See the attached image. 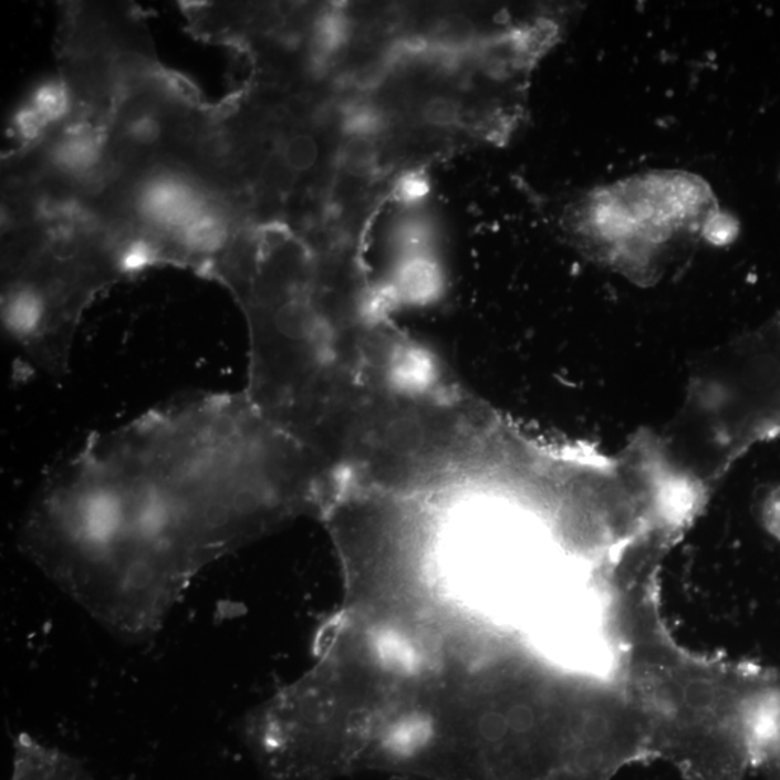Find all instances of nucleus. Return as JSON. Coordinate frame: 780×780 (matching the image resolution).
I'll use <instances>...</instances> for the list:
<instances>
[{
  "instance_id": "1",
  "label": "nucleus",
  "mask_w": 780,
  "mask_h": 780,
  "mask_svg": "<svg viewBox=\"0 0 780 780\" xmlns=\"http://www.w3.org/2000/svg\"><path fill=\"white\" fill-rule=\"evenodd\" d=\"M323 461L242 392L158 406L51 471L23 551L108 632L144 641L202 570L323 508Z\"/></svg>"
},
{
  "instance_id": "2",
  "label": "nucleus",
  "mask_w": 780,
  "mask_h": 780,
  "mask_svg": "<svg viewBox=\"0 0 780 780\" xmlns=\"http://www.w3.org/2000/svg\"><path fill=\"white\" fill-rule=\"evenodd\" d=\"M569 225L591 257L642 273L699 242L727 245L739 233L699 175L654 169L590 190L572 206Z\"/></svg>"
},
{
  "instance_id": "3",
  "label": "nucleus",
  "mask_w": 780,
  "mask_h": 780,
  "mask_svg": "<svg viewBox=\"0 0 780 780\" xmlns=\"http://www.w3.org/2000/svg\"><path fill=\"white\" fill-rule=\"evenodd\" d=\"M69 115L103 122L115 98L163 69L144 13L127 3H65L56 37Z\"/></svg>"
},
{
  "instance_id": "4",
  "label": "nucleus",
  "mask_w": 780,
  "mask_h": 780,
  "mask_svg": "<svg viewBox=\"0 0 780 780\" xmlns=\"http://www.w3.org/2000/svg\"><path fill=\"white\" fill-rule=\"evenodd\" d=\"M11 780H96L86 766L63 750L28 735L17 737Z\"/></svg>"
},
{
  "instance_id": "5",
  "label": "nucleus",
  "mask_w": 780,
  "mask_h": 780,
  "mask_svg": "<svg viewBox=\"0 0 780 780\" xmlns=\"http://www.w3.org/2000/svg\"><path fill=\"white\" fill-rule=\"evenodd\" d=\"M339 163L353 177H366L377 165L376 142L368 135H350L340 149Z\"/></svg>"
},
{
  "instance_id": "6",
  "label": "nucleus",
  "mask_w": 780,
  "mask_h": 780,
  "mask_svg": "<svg viewBox=\"0 0 780 780\" xmlns=\"http://www.w3.org/2000/svg\"><path fill=\"white\" fill-rule=\"evenodd\" d=\"M420 115L427 125L435 127H450L460 121L461 108L456 98L448 96H433L424 102Z\"/></svg>"
},
{
  "instance_id": "7",
  "label": "nucleus",
  "mask_w": 780,
  "mask_h": 780,
  "mask_svg": "<svg viewBox=\"0 0 780 780\" xmlns=\"http://www.w3.org/2000/svg\"><path fill=\"white\" fill-rule=\"evenodd\" d=\"M398 193L402 201L415 202L419 201L420 198L428 193V186L423 177L413 175V177L402 179L398 187Z\"/></svg>"
},
{
  "instance_id": "8",
  "label": "nucleus",
  "mask_w": 780,
  "mask_h": 780,
  "mask_svg": "<svg viewBox=\"0 0 780 780\" xmlns=\"http://www.w3.org/2000/svg\"><path fill=\"white\" fill-rule=\"evenodd\" d=\"M763 522L766 529L780 541V490L766 500Z\"/></svg>"
},
{
  "instance_id": "9",
  "label": "nucleus",
  "mask_w": 780,
  "mask_h": 780,
  "mask_svg": "<svg viewBox=\"0 0 780 780\" xmlns=\"http://www.w3.org/2000/svg\"><path fill=\"white\" fill-rule=\"evenodd\" d=\"M254 226H257V225H254ZM254 226H252V227H254ZM249 229H250V227H249ZM249 229H248V230H249ZM248 230H245V231H248ZM245 231H243V233H245ZM243 233H242V235H243ZM242 235H240V236H242ZM240 236H239V238H240ZM239 238H238V239H239ZM236 242H238V240H236ZM236 242H235V243H236ZM235 243H233V245H235ZM231 248H233V246H231ZM231 248H230V249H231ZM227 253H229V252H227ZM225 258H226V257H225ZM225 258H223V259H225ZM221 262H223V260H221ZM221 262H220V263H221ZM219 267H220V264H219ZM219 267H217V269H219ZM217 269H216V272H217ZM215 275H216V273H215ZM215 275H212V279H215Z\"/></svg>"
},
{
  "instance_id": "10",
  "label": "nucleus",
  "mask_w": 780,
  "mask_h": 780,
  "mask_svg": "<svg viewBox=\"0 0 780 780\" xmlns=\"http://www.w3.org/2000/svg\"><path fill=\"white\" fill-rule=\"evenodd\" d=\"M468 477H472V476H468ZM466 479H467V477H466ZM475 495H476V486H475ZM476 502H477V499H476ZM477 508H479V503H477ZM479 512H480V509H479ZM480 518H481V514H480ZM481 522H483V520H481ZM483 527H485V523H483ZM485 529H486V527H485ZM487 537H489V533H487ZM489 541H490V537H489Z\"/></svg>"
}]
</instances>
